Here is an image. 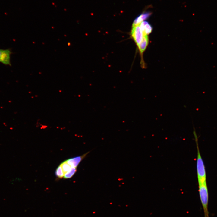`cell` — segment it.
<instances>
[{
	"label": "cell",
	"mask_w": 217,
	"mask_h": 217,
	"mask_svg": "<svg viewBox=\"0 0 217 217\" xmlns=\"http://www.w3.org/2000/svg\"><path fill=\"white\" fill-rule=\"evenodd\" d=\"M193 133L197 149V170L198 183H202L206 181V175L205 168L203 161L200 152L197 137L195 130H194Z\"/></svg>",
	"instance_id": "1"
},
{
	"label": "cell",
	"mask_w": 217,
	"mask_h": 217,
	"mask_svg": "<svg viewBox=\"0 0 217 217\" xmlns=\"http://www.w3.org/2000/svg\"><path fill=\"white\" fill-rule=\"evenodd\" d=\"M200 198L203 208L204 217H209L208 209L209 194L206 181L198 183Z\"/></svg>",
	"instance_id": "2"
},
{
	"label": "cell",
	"mask_w": 217,
	"mask_h": 217,
	"mask_svg": "<svg viewBox=\"0 0 217 217\" xmlns=\"http://www.w3.org/2000/svg\"><path fill=\"white\" fill-rule=\"evenodd\" d=\"M131 35L138 46L141 42L143 36V33L139 25L132 26Z\"/></svg>",
	"instance_id": "3"
},
{
	"label": "cell",
	"mask_w": 217,
	"mask_h": 217,
	"mask_svg": "<svg viewBox=\"0 0 217 217\" xmlns=\"http://www.w3.org/2000/svg\"><path fill=\"white\" fill-rule=\"evenodd\" d=\"M12 52L10 49H0V62L6 65L11 66V55Z\"/></svg>",
	"instance_id": "4"
},
{
	"label": "cell",
	"mask_w": 217,
	"mask_h": 217,
	"mask_svg": "<svg viewBox=\"0 0 217 217\" xmlns=\"http://www.w3.org/2000/svg\"><path fill=\"white\" fill-rule=\"evenodd\" d=\"M88 153V152L82 156L69 159L65 161L71 167L77 168L79 163Z\"/></svg>",
	"instance_id": "5"
},
{
	"label": "cell",
	"mask_w": 217,
	"mask_h": 217,
	"mask_svg": "<svg viewBox=\"0 0 217 217\" xmlns=\"http://www.w3.org/2000/svg\"><path fill=\"white\" fill-rule=\"evenodd\" d=\"M143 35L150 33L152 30L151 26L146 21H143L139 25Z\"/></svg>",
	"instance_id": "6"
},
{
	"label": "cell",
	"mask_w": 217,
	"mask_h": 217,
	"mask_svg": "<svg viewBox=\"0 0 217 217\" xmlns=\"http://www.w3.org/2000/svg\"><path fill=\"white\" fill-rule=\"evenodd\" d=\"M151 13L149 12H144L138 16L134 21L132 26L139 25L140 23L147 19L151 15Z\"/></svg>",
	"instance_id": "7"
},
{
	"label": "cell",
	"mask_w": 217,
	"mask_h": 217,
	"mask_svg": "<svg viewBox=\"0 0 217 217\" xmlns=\"http://www.w3.org/2000/svg\"><path fill=\"white\" fill-rule=\"evenodd\" d=\"M149 42V39L147 35H143L141 43L137 46L141 54L143 53L146 49Z\"/></svg>",
	"instance_id": "8"
},
{
	"label": "cell",
	"mask_w": 217,
	"mask_h": 217,
	"mask_svg": "<svg viewBox=\"0 0 217 217\" xmlns=\"http://www.w3.org/2000/svg\"><path fill=\"white\" fill-rule=\"evenodd\" d=\"M77 170V168L71 167L69 171L64 174V178L65 179L71 178L75 173Z\"/></svg>",
	"instance_id": "9"
},
{
	"label": "cell",
	"mask_w": 217,
	"mask_h": 217,
	"mask_svg": "<svg viewBox=\"0 0 217 217\" xmlns=\"http://www.w3.org/2000/svg\"><path fill=\"white\" fill-rule=\"evenodd\" d=\"M55 175L58 178H61L64 177V173L60 165L56 169L55 172Z\"/></svg>",
	"instance_id": "10"
},
{
	"label": "cell",
	"mask_w": 217,
	"mask_h": 217,
	"mask_svg": "<svg viewBox=\"0 0 217 217\" xmlns=\"http://www.w3.org/2000/svg\"><path fill=\"white\" fill-rule=\"evenodd\" d=\"M60 165L62 167L64 174L69 171L72 167L66 161L62 162Z\"/></svg>",
	"instance_id": "11"
}]
</instances>
